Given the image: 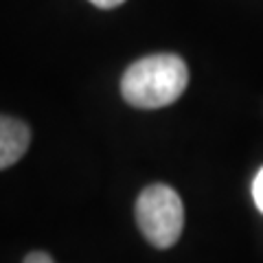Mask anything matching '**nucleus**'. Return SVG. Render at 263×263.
<instances>
[{
	"label": "nucleus",
	"instance_id": "1",
	"mask_svg": "<svg viewBox=\"0 0 263 263\" xmlns=\"http://www.w3.org/2000/svg\"><path fill=\"white\" fill-rule=\"evenodd\" d=\"M189 86V68L174 53H156L138 60L123 72L121 95L138 110H158L178 101Z\"/></svg>",
	"mask_w": 263,
	"mask_h": 263
},
{
	"label": "nucleus",
	"instance_id": "2",
	"mask_svg": "<svg viewBox=\"0 0 263 263\" xmlns=\"http://www.w3.org/2000/svg\"><path fill=\"white\" fill-rule=\"evenodd\" d=\"M136 224L154 248H171L182 235L184 206L176 189L169 184L145 186L136 200Z\"/></svg>",
	"mask_w": 263,
	"mask_h": 263
},
{
	"label": "nucleus",
	"instance_id": "3",
	"mask_svg": "<svg viewBox=\"0 0 263 263\" xmlns=\"http://www.w3.org/2000/svg\"><path fill=\"white\" fill-rule=\"evenodd\" d=\"M31 145V129L24 121L0 114V171L9 169L27 154Z\"/></svg>",
	"mask_w": 263,
	"mask_h": 263
},
{
	"label": "nucleus",
	"instance_id": "4",
	"mask_svg": "<svg viewBox=\"0 0 263 263\" xmlns=\"http://www.w3.org/2000/svg\"><path fill=\"white\" fill-rule=\"evenodd\" d=\"M252 200L257 204L259 213L263 215V167L257 171V176L252 180Z\"/></svg>",
	"mask_w": 263,
	"mask_h": 263
},
{
	"label": "nucleus",
	"instance_id": "5",
	"mask_svg": "<svg viewBox=\"0 0 263 263\" xmlns=\"http://www.w3.org/2000/svg\"><path fill=\"white\" fill-rule=\"evenodd\" d=\"M22 263H55L53 257L48 252H42V250H35V252H29L27 257H24Z\"/></svg>",
	"mask_w": 263,
	"mask_h": 263
},
{
	"label": "nucleus",
	"instance_id": "6",
	"mask_svg": "<svg viewBox=\"0 0 263 263\" xmlns=\"http://www.w3.org/2000/svg\"><path fill=\"white\" fill-rule=\"evenodd\" d=\"M92 5H97L99 9H114V7H119V5H123L125 0H90Z\"/></svg>",
	"mask_w": 263,
	"mask_h": 263
}]
</instances>
